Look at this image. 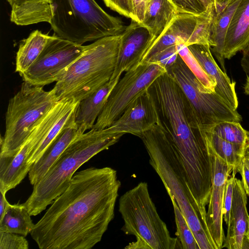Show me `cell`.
Returning a JSON list of instances; mask_svg holds the SVG:
<instances>
[{
  "mask_svg": "<svg viewBox=\"0 0 249 249\" xmlns=\"http://www.w3.org/2000/svg\"><path fill=\"white\" fill-rule=\"evenodd\" d=\"M121 182L114 169L75 173L30 233L40 249H89L114 217Z\"/></svg>",
  "mask_w": 249,
  "mask_h": 249,
  "instance_id": "6da1fadb",
  "label": "cell"
},
{
  "mask_svg": "<svg viewBox=\"0 0 249 249\" xmlns=\"http://www.w3.org/2000/svg\"><path fill=\"white\" fill-rule=\"evenodd\" d=\"M149 90L175 146L191 194L197 202L208 200L212 165L206 132L194 125L181 89L167 72L158 78Z\"/></svg>",
  "mask_w": 249,
  "mask_h": 249,
  "instance_id": "7a4b0ae2",
  "label": "cell"
},
{
  "mask_svg": "<svg viewBox=\"0 0 249 249\" xmlns=\"http://www.w3.org/2000/svg\"><path fill=\"white\" fill-rule=\"evenodd\" d=\"M141 139L148 154L150 164L160 178L169 196L175 199L199 249H212L213 245L215 246L207 227L206 215L189 189L176 148L162 121Z\"/></svg>",
  "mask_w": 249,
  "mask_h": 249,
  "instance_id": "3957f363",
  "label": "cell"
},
{
  "mask_svg": "<svg viewBox=\"0 0 249 249\" xmlns=\"http://www.w3.org/2000/svg\"><path fill=\"white\" fill-rule=\"evenodd\" d=\"M123 135L111 133L107 128H92L76 138L33 185L32 193L23 203L31 215H36L45 210L66 189L81 166L116 143Z\"/></svg>",
  "mask_w": 249,
  "mask_h": 249,
  "instance_id": "277c9868",
  "label": "cell"
},
{
  "mask_svg": "<svg viewBox=\"0 0 249 249\" xmlns=\"http://www.w3.org/2000/svg\"><path fill=\"white\" fill-rule=\"evenodd\" d=\"M121 34L104 37L85 46L82 55L53 88L59 100L79 102L108 82L114 71Z\"/></svg>",
  "mask_w": 249,
  "mask_h": 249,
  "instance_id": "5b68a950",
  "label": "cell"
},
{
  "mask_svg": "<svg viewBox=\"0 0 249 249\" xmlns=\"http://www.w3.org/2000/svg\"><path fill=\"white\" fill-rule=\"evenodd\" d=\"M119 204V212L124 222L121 230L136 238L124 249H181L178 238L170 235L160 217L146 182H141L126 191L120 197Z\"/></svg>",
  "mask_w": 249,
  "mask_h": 249,
  "instance_id": "8992f818",
  "label": "cell"
},
{
  "mask_svg": "<svg viewBox=\"0 0 249 249\" xmlns=\"http://www.w3.org/2000/svg\"><path fill=\"white\" fill-rule=\"evenodd\" d=\"M53 16L50 23L55 35L83 45L121 34L123 21L109 15L95 0H52Z\"/></svg>",
  "mask_w": 249,
  "mask_h": 249,
  "instance_id": "52a82bcc",
  "label": "cell"
},
{
  "mask_svg": "<svg viewBox=\"0 0 249 249\" xmlns=\"http://www.w3.org/2000/svg\"><path fill=\"white\" fill-rule=\"evenodd\" d=\"M59 101L53 88L46 91L43 87L23 81L20 89L8 102L0 156L14 155L35 126Z\"/></svg>",
  "mask_w": 249,
  "mask_h": 249,
  "instance_id": "ba28073f",
  "label": "cell"
},
{
  "mask_svg": "<svg viewBox=\"0 0 249 249\" xmlns=\"http://www.w3.org/2000/svg\"><path fill=\"white\" fill-rule=\"evenodd\" d=\"M167 72L181 89L195 126L205 132L223 121L240 122L242 118L215 92H208L179 55Z\"/></svg>",
  "mask_w": 249,
  "mask_h": 249,
  "instance_id": "9c48e42d",
  "label": "cell"
},
{
  "mask_svg": "<svg viewBox=\"0 0 249 249\" xmlns=\"http://www.w3.org/2000/svg\"><path fill=\"white\" fill-rule=\"evenodd\" d=\"M166 72L158 64L147 63H140L126 71L112 89L92 128L101 130L110 126L134 100Z\"/></svg>",
  "mask_w": 249,
  "mask_h": 249,
  "instance_id": "30bf717a",
  "label": "cell"
},
{
  "mask_svg": "<svg viewBox=\"0 0 249 249\" xmlns=\"http://www.w3.org/2000/svg\"><path fill=\"white\" fill-rule=\"evenodd\" d=\"M85 49V46L53 36L35 63L20 76L33 86L44 87L57 82Z\"/></svg>",
  "mask_w": 249,
  "mask_h": 249,
  "instance_id": "8fae6325",
  "label": "cell"
},
{
  "mask_svg": "<svg viewBox=\"0 0 249 249\" xmlns=\"http://www.w3.org/2000/svg\"><path fill=\"white\" fill-rule=\"evenodd\" d=\"M209 150L212 165V188L206 220L215 249H221L225 239L223 228L225 188L233 169L214 152L210 145Z\"/></svg>",
  "mask_w": 249,
  "mask_h": 249,
  "instance_id": "7c38bea8",
  "label": "cell"
},
{
  "mask_svg": "<svg viewBox=\"0 0 249 249\" xmlns=\"http://www.w3.org/2000/svg\"><path fill=\"white\" fill-rule=\"evenodd\" d=\"M161 121L156 101L148 89L134 100L121 116L106 128L111 133H128L141 138Z\"/></svg>",
  "mask_w": 249,
  "mask_h": 249,
  "instance_id": "4fadbf2b",
  "label": "cell"
},
{
  "mask_svg": "<svg viewBox=\"0 0 249 249\" xmlns=\"http://www.w3.org/2000/svg\"><path fill=\"white\" fill-rule=\"evenodd\" d=\"M154 39L149 30L141 23L131 20L121 34L114 71L110 80L121 77L140 64Z\"/></svg>",
  "mask_w": 249,
  "mask_h": 249,
  "instance_id": "5bb4252c",
  "label": "cell"
},
{
  "mask_svg": "<svg viewBox=\"0 0 249 249\" xmlns=\"http://www.w3.org/2000/svg\"><path fill=\"white\" fill-rule=\"evenodd\" d=\"M202 69L216 84L214 92L231 107L237 110L238 101L235 82L231 80L218 66L208 44H194L188 46Z\"/></svg>",
  "mask_w": 249,
  "mask_h": 249,
  "instance_id": "9a60e30c",
  "label": "cell"
},
{
  "mask_svg": "<svg viewBox=\"0 0 249 249\" xmlns=\"http://www.w3.org/2000/svg\"><path fill=\"white\" fill-rule=\"evenodd\" d=\"M247 196L242 181L235 178L227 234L222 249H242L249 218L247 209Z\"/></svg>",
  "mask_w": 249,
  "mask_h": 249,
  "instance_id": "2e32d148",
  "label": "cell"
},
{
  "mask_svg": "<svg viewBox=\"0 0 249 249\" xmlns=\"http://www.w3.org/2000/svg\"><path fill=\"white\" fill-rule=\"evenodd\" d=\"M200 15L178 13L149 48L140 63L146 62L158 53L177 45L179 41L186 45L196 28Z\"/></svg>",
  "mask_w": 249,
  "mask_h": 249,
  "instance_id": "e0dca14e",
  "label": "cell"
},
{
  "mask_svg": "<svg viewBox=\"0 0 249 249\" xmlns=\"http://www.w3.org/2000/svg\"><path fill=\"white\" fill-rule=\"evenodd\" d=\"M83 133L78 128L74 117L51 143L41 156L32 165L28 173L30 183L34 185L38 181L70 143Z\"/></svg>",
  "mask_w": 249,
  "mask_h": 249,
  "instance_id": "ac0fdd59",
  "label": "cell"
},
{
  "mask_svg": "<svg viewBox=\"0 0 249 249\" xmlns=\"http://www.w3.org/2000/svg\"><path fill=\"white\" fill-rule=\"evenodd\" d=\"M36 142L28 137L13 156H0V192L6 193L15 188L25 178L31 168L28 163L29 155Z\"/></svg>",
  "mask_w": 249,
  "mask_h": 249,
  "instance_id": "d6986e66",
  "label": "cell"
},
{
  "mask_svg": "<svg viewBox=\"0 0 249 249\" xmlns=\"http://www.w3.org/2000/svg\"><path fill=\"white\" fill-rule=\"evenodd\" d=\"M249 44V0H242L230 22L225 41L224 56L230 59Z\"/></svg>",
  "mask_w": 249,
  "mask_h": 249,
  "instance_id": "ffe728a7",
  "label": "cell"
},
{
  "mask_svg": "<svg viewBox=\"0 0 249 249\" xmlns=\"http://www.w3.org/2000/svg\"><path fill=\"white\" fill-rule=\"evenodd\" d=\"M11 6L10 21L18 26L50 23L53 16L52 0H7Z\"/></svg>",
  "mask_w": 249,
  "mask_h": 249,
  "instance_id": "44dd1931",
  "label": "cell"
},
{
  "mask_svg": "<svg viewBox=\"0 0 249 249\" xmlns=\"http://www.w3.org/2000/svg\"><path fill=\"white\" fill-rule=\"evenodd\" d=\"M110 80L93 93L79 102L75 116V123L84 133L93 128L108 98L120 79Z\"/></svg>",
  "mask_w": 249,
  "mask_h": 249,
  "instance_id": "7402d4cb",
  "label": "cell"
},
{
  "mask_svg": "<svg viewBox=\"0 0 249 249\" xmlns=\"http://www.w3.org/2000/svg\"><path fill=\"white\" fill-rule=\"evenodd\" d=\"M242 0H231L215 13L211 31V48L225 72L224 49L227 31L232 16Z\"/></svg>",
  "mask_w": 249,
  "mask_h": 249,
  "instance_id": "603a6c76",
  "label": "cell"
},
{
  "mask_svg": "<svg viewBox=\"0 0 249 249\" xmlns=\"http://www.w3.org/2000/svg\"><path fill=\"white\" fill-rule=\"evenodd\" d=\"M178 13L168 0H151L141 24L149 30L155 41Z\"/></svg>",
  "mask_w": 249,
  "mask_h": 249,
  "instance_id": "cb8c5ba5",
  "label": "cell"
},
{
  "mask_svg": "<svg viewBox=\"0 0 249 249\" xmlns=\"http://www.w3.org/2000/svg\"><path fill=\"white\" fill-rule=\"evenodd\" d=\"M52 37L36 30L22 40L17 53L15 71L21 75L28 70Z\"/></svg>",
  "mask_w": 249,
  "mask_h": 249,
  "instance_id": "d4e9b609",
  "label": "cell"
},
{
  "mask_svg": "<svg viewBox=\"0 0 249 249\" xmlns=\"http://www.w3.org/2000/svg\"><path fill=\"white\" fill-rule=\"evenodd\" d=\"M31 216L23 204H10L0 218V231L14 233L25 237L31 233L35 226Z\"/></svg>",
  "mask_w": 249,
  "mask_h": 249,
  "instance_id": "484cf974",
  "label": "cell"
},
{
  "mask_svg": "<svg viewBox=\"0 0 249 249\" xmlns=\"http://www.w3.org/2000/svg\"><path fill=\"white\" fill-rule=\"evenodd\" d=\"M214 152L232 167V175L238 173L244 158L245 147L227 142L208 130L205 132Z\"/></svg>",
  "mask_w": 249,
  "mask_h": 249,
  "instance_id": "4316f807",
  "label": "cell"
},
{
  "mask_svg": "<svg viewBox=\"0 0 249 249\" xmlns=\"http://www.w3.org/2000/svg\"><path fill=\"white\" fill-rule=\"evenodd\" d=\"M79 102L73 100L64 113L55 122L41 142L28 157V163L30 166L43 154L48 146L75 117Z\"/></svg>",
  "mask_w": 249,
  "mask_h": 249,
  "instance_id": "83f0119b",
  "label": "cell"
},
{
  "mask_svg": "<svg viewBox=\"0 0 249 249\" xmlns=\"http://www.w3.org/2000/svg\"><path fill=\"white\" fill-rule=\"evenodd\" d=\"M176 46L179 55L205 90L208 92H214L216 84L202 69L188 46L182 41L178 42Z\"/></svg>",
  "mask_w": 249,
  "mask_h": 249,
  "instance_id": "f1b7e54d",
  "label": "cell"
},
{
  "mask_svg": "<svg viewBox=\"0 0 249 249\" xmlns=\"http://www.w3.org/2000/svg\"><path fill=\"white\" fill-rule=\"evenodd\" d=\"M209 130L227 142L245 147L247 131L242 127L239 122H219Z\"/></svg>",
  "mask_w": 249,
  "mask_h": 249,
  "instance_id": "f546056e",
  "label": "cell"
},
{
  "mask_svg": "<svg viewBox=\"0 0 249 249\" xmlns=\"http://www.w3.org/2000/svg\"><path fill=\"white\" fill-rule=\"evenodd\" d=\"M173 206L177 235L182 249H199L193 232L175 199L169 196Z\"/></svg>",
  "mask_w": 249,
  "mask_h": 249,
  "instance_id": "4dcf8cb0",
  "label": "cell"
},
{
  "mask_svg": "<svg viewBox=\"0 0 249 249\" xmlns=\"http://www.w3.org/2000/svg\"><path fill=\"white\" fill-rule=\"evenodd\" d=\"M178 56L176 45L161 51L144 63L156 64L167 71L177 62Z\"/></svg>",
  "mask_w": 249,
  "mask_h": 249,
  "instance_id": "1f68e13d",
  "label": "cell"
},
{
  "mask_svg": "<svg viewBox=\"0 0 249 249\" xmlns=\"http://www.w3.org/2000/svg\"><path fill=\"white\" fill-rule=\"evenodd\" d=\"M25 236L9 232L0 231V249H28Z\"/></svg>",
  "mask_w": 249,
  "mask_h": 249,
  "instance_id": "d6a6232c",
  "label": "cell"
},
{
  "mask_svg": "<svg viewBox=\"0 0 249 249\" xmlns=\"http://www.w3.org/2000/svg\"><path fill=\"white\" fill-rule=\"evenodd\" d=\"M177 9L179 13L199 15L206 8L200 0H168Z\"/></svg>",
  "mask_w": 249,
  "mask_h": 249,
  "instance_id": "836d02e7",
  "label": "cell"
},
{
  "mask_svg": "<svg viewBox=\"0 0 249 249\" xmlns=\"http://www.w3.org/2000/svg\"><path fill=\"white\" fill-rule=\"evenodd\" d=\"M111 10L131 20H135L134 11L131 0H103Z\"/></svg>",
  "mask_w": 249,
  "mask_h": 249,
  "instance_id": "e575fe53",
  "label": "cell"
},
{
  "mask_svg": "<svg viewBox=\"0 0 249 249\" xmlns=\"http://www.w3.org/2000/svg\"><path fill=\"white\" fill-rule=\"evenodd\" d=\"M235 178V176L234 175H232L231 176H230L228 179L225 185L223 214L224 220L227 225L229 222L230 213L232 204Z\"/></svg>",
  "mask_w": 249,
  "mask_h": 249,
  "instance_id": "d590c367",
  "label": "cell"
},
{
  "mask_svg": "<svg viewBox=\"0 0 249 249\" xmlns=\"http://www.w3.org/2000/svg\"><path fill=\"white\" fill-rule=\"evenodd\" d=\"M151 0H131L134 11L135 20L141 23L144 18L147 6Z\"/></svg>",
  "mask_w": 249,
  "mask_h": 249,
  "instance_id": "8d00e7d4",
  "label": "cell"
},
{
  "mask_svg": "<svg viewBox=\"0 0 249 249\" xmlns=\"http://www.w3.org/2000/svg\"><path fill=\"white\" fill-rule=\"evenodd\" d=\"M238 173L242 177V181L247 195L249 196V162L244 158L241 163Z\"/></svg>",
  "mask_w": 249,
  "mask_h": 249,
  "instance_id": "74e56055",
  "label": "cell"
},
{
  "mask_svg": "<svg viewBox=\"0 0 249 249\" xmlns=\"http://www.w3.org/2000/svg\"><path fill=\"white\" fill-rule=\"evenodd\" d=\"M241 67L247 76H249V44L243 51L242 57L241 59Z\"/></svg>",
  "mask_w": 249,
  "mask_h": 249,
  "instance_id": "f35d334b",
  "label": "cell"
},
{
  "mask_svg": "<svg viewBox=\"0 0 249 249\" xmlns=\"http://www.w3.org/2000/svg\"><path fill=\"white\" fill-rule=\"evenodd\" d=\"M6 193L0 192V218L2 217L4 214L7 207L9 205V202L7 201L6 197Z\"/></svg>",
  "mask_w": 249,
  "mask_h": 249,
  "instance_id": "ab89813d",
  "label": "cell"
},
{
  "mask_svg": "<svg viewBox=\"0 0 249 249\" xmlns=\"http://www.w3.org/2000/svg\"><path fill=\"white\" fill-rule=\"evenodd\" d=\"M231 0H214L215 13L219 12Z\"/></svg>",
  "mask_w": 249,
  "mask_h": 249,
  "instance_id": "60d3db41",
  "label": "cell"
},
{
  "mask_svg": "<svg viewBox=\"0 0 249 249\" xmlns=\"http://www.w3.org/2000/svg\"><path fill=\"white\" fill-rule=\"evenodd\" d=\"M203 4L204 5L205 7L207 8L212 5H214V0H200Z\"/></svg>",
  "mask_w": 249,
  "mask_h": 249,
  "instance_id": "b9f144b4",
  "label": "cell"
},
{
  "mask_svg": "<svg viewBox=\"0 0 249 249\" xmlns=\"http://www.w3.org/2000/svg\"><path fill=\"white\" fill-rule=\"evenodd\" d=\"M244 93L249 95V76H247L246 82L244 87Z\"/></svg>",
  "mask_w": 249,
  "mask_h": 249,
  "instance_id": "7bdbcfd3",
  "label": "cell"
},
{
  "mask_svg": "<svg viewBox=\"0 0 249 249\" xmlns=\"http://www.w3.org/2000/svg\"><path fill=\"white\" fill-rule=\"evenodd\" d=\"M244 158L247 160L249 162V148H245Z\"/></svg>",
  "mask_w": 249,
  "mask_h": 249,
  "instance_id": "ee69618b",
  "label": "cell"
},
{
  "mask_svg": "<svg viewBox=\"0 0 249 249\" xmlns=\"http://www.w3.org/2000/svg\"><path fill=\"white\" fill-rule=\"evenodd\" d=\"M246 147L249 148V137H247V138L245 148Z\"/></svg>",
  "mask_w": 249,
  "mask_h": 249,
  "instance_id": "f6af8a7d",
  "label": "cell"
},
{
  "mask_svg": "<svg viewBox=\"0 0 249 249\" xmlns=\"http://www.w3.org/2000/svg\"><path fill=\"white\" fill-rule=\"evenodd\" d=\"M246 235L249 236V220H248V229H247V232H246Z\"/></svg>",
  "mask_w": 249,
  "mask_h": 249,
  "instance_id": "bcb514c9",
  "label": "cell"
},
{
  "mask_svg": "<svg viewBox=\"0 0 249 249\" xmlns=\"http://www.w3.org/2000/svg\"><path fill=\"white\" fill-rule=\"evenodd\" d=\"M247 137H249V131H247Z\"/></svg>",
  "mask_w": 249,
  "mask_h": 249,
  "instance_id": "7dc6e473",
  "label": "cell"
}]
</instances>
